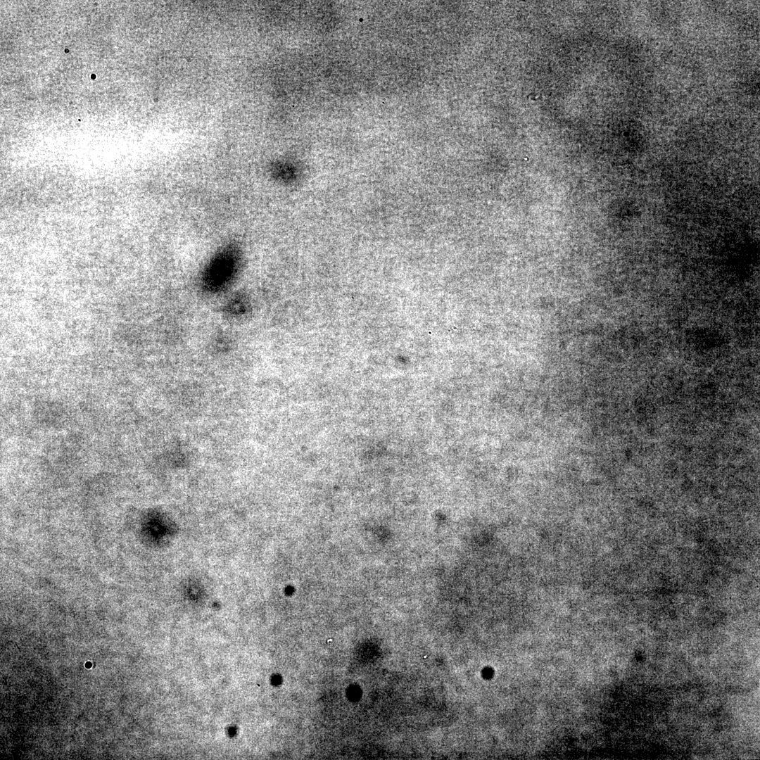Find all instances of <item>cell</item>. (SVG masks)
I'll return each mask as SVG.
<instances>
[{"label":"cell","instance_id":"obj_1","mask_svg":"<svg viewBox=\"0 0 760 760\" xmlns=\"http://www.w3.org/2000/svg\"><path fill=\"white\" fill-rule=\"evenodd\" d=\"M241 260V251L236 243H228L221 247L202 271V288L210 293H217L227 289L237 276Z\"/></svg>","mask_w":760,"mask_h":760}]
</instances>
